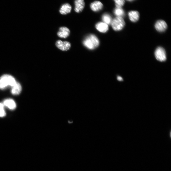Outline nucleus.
Here are the masks:
<instances>
[{"instance_id": "17", "label": "nucleus", "mask_w": 171, "mask_h": 171, "mask_svg": "<svg viewBox=\"0 0 171 171\" xmlns=\"http://www.w3.org/2000/svg\"><path fill=\"white\" fill-rule=\"evenodd\" d=\"M115 1L116 7L122 8L125 4V0H113Z\"/></svg>"}, {"instance_id": "20", "label": "nucleus", "mask_w": 171, "mask_h": 171, "mask_svg": "<svg viewBox=\"0 0 171 171\" xmlns=\"http://www.w3.org/2000/svg\"><path fill=\"white\" fill-rule=\"evenodd\" d=\"M128 1H133V0H128Z\"/></svg>"}, {"instance_id": "4", "label": "nucleus", "mask_w": 171, "mask_h": 171, "mask_svg": "<svg viewBox=\"0 0 171 171\" xmlns=\"http://www.w3.org/2000/svg\"><path fill=\"white\" fill-rule=\"evenodd\" d=\"M155 55L156 59L160 62H165L166 60L165 51L162 47H158L156 49L155 52Z\"/></svg>"}, {"instance_id": "18", "label": "nucleus", "mask_w": 171, "mask_h": 171, "mask_svg": "<svg viewBox=\"0 0 171 171\" xmlns=\"http://www.w3.org/2000/svg\"><path fill=\"white\" fill-rule=\"evenodd\" d=\"M4 108V105L3 104L0 103V117H4L6 115V113Z\"/></svg>"}, {"instance_id": "5", "label": "nucleus", "mask_w": 171, "mask_h": 171, "mask_svg": "<svg viewBox=\"0 0 171 171\" xmlns=\"http://www.w3.org/2000/svg\"><path fill=\"white\" fill-rule=\"evenodd\" d=\"M56 46L61 50L63 51H67L71 48V44L68 42H63L59 40L56 42Z\"/></svg>"}, {"instance_id": "13", "label": "nucleus", "mask_w": 171, "mask_h": 171, "mask_svg": "<svg viewBox=\"0 0 171 171\" xmlns=\"http://www.w3.org/2000/svg\"><path fill=\"white\" fill-rule=\"evenodd\" d=\"M11 110H14L16 107V104L15 101L11 99H7L4 101L3 103Z\"/></svg>"}, {"instance_id": "3", "label": "nucleus", "mask_w": 171, "mask_h": 171, "mask_svg": "<svg viewBox=\"0 0 171 171\" xmlns=\"http://www.w3.org/2000/svg\"><path fill=\"white\" fill-rule=\"evenodd\" d=\"M111 24L114 30L118 31L123 29L125 23L123 18L116 17L113 20Z\"/></svg>"}, {"instance_id": "7", "label": "nucleus", "mask_w": 171, "mask_h": 171, "mask_svg": "<svg viewBox=\"0 0 171 171\" xmlns=\"http://www.w3.org/2000/svg\"><path fill=\"white\" fill-rule=\"evenodd\" d=\"M70 31L66 27H61L60 28L58 33V36L61 38H66L70 34Z\"/></svg>"}, {"instance_id": "8", "label": "nucleus", "mask_w": 171, "mask_h": 171, "mask_svg": "<svg viewBox=\"0 0 171 171\" xmlns=\"http://www.w3.org/2000/svg\"><path fill=\"white\" fill-rule=\"evenodd\" d=\"M85 4L84 0H76L75 9L76 12L77 13H80L82 11L84 7Z\"/></svg>"}, {"instance_id": "10", "label": "nucleus", "mask_w": 171, "mask_h": 171, "mask_svg": "<svg viewBox=\"0 0 171 171\" xmlns=\"http://www.w3.org/2000/svg\"><path fill=\"white\" fill-rule=\"evenodd\" d=\"M96 29L102 33H105L108 30V26L107 24L103 22L97 23L95 26Z\"/></svg>"}, {"instance_id": "12", "label": "nucleus", "mask_w": 171, "mask_h": 171, "mask_svg": "<svg viewBox=\"0 0 171 171\" xmlns=\"http://www.w3.org/2000/svg\"><path fill=\"white\" fill-rule=\"evenodd\" d=\"M128 16L131 21L133 22L138 21L140 18V14L137 11H131L129 12Z\"/></svg>"}, {"instance_id": "1", "label": "nucleus", "mask_w": 171, "mask_h": 171, "mask_svg": "<svg viewBox=\"0 0 171 171\" xmlns=\"http://www.w3.org/2000/svg\"><path fill=\"white\" fill-rule=\"evenodd\" d=\"M17 81L14 77L9 74H4L0 77V89H3L8 87H12Z\"/></svg>"}, {"instance_id": "2", "label": "nucleus", "mask_w": 171, "mask_h": 171, "mask_svg": "<svg viewBox=\"0 0 171 171\" xmlns=\"http://www.w3.org/2000/svg\"><path fill=\"white\" fill-rule=\"evenodd\" d=\"M98 38L94 35H90L85 38L83 42L84 45L89 49L93 50L98 47L99 45Z\"/></svg>"}, {"instance_id": "19", "label": "nucleus", "mask_w": 171, "mask_h": 171, "mask_svg": "<svg viewBox=\"0 0 171 171\" xmlns=\"http://www.w3.org/2000/svg\"><path fill=\"white\" fill-rule=\"evenodd\" d=\"M117 79L118 81H124V79L123 77L120 76H117Z\"/></svg>"}, {"instance_id": "15", "label": "nucleus", "mask_w": 171, "mask_h": 171, "mask_svg": "<svg viewBox=\"0 0 171 171\" xmlns=\"http://www.w3.org/2000/svg\"><path fill=\"white\" fill-rule=\"evenodd\" d=\"M102 20L103 22L109 25L111 24L112 21L111 16L109 14L105 13L102 16Z\"/></svg>"}, {"instance_id": "14", "label": "nucleus", "mask_w": 171, "mask_h": 171, "mask_svg": "<svg viewBox=\"0 0 171 171\" xmlns=\"http://www.w3.org/2000/svg\"><path fill=\"white\" fill-rule=\"evenodd\" d=\"M71 9V6L70 4H65L61 7L60 12L62 15H66L70 13Z\"/></svg>"}, {"instance_id": "6", "label": "nucleus", "mask_w": 171, "mask_h": 171, "mask_svg": "<svg viewBox=\"0 0 171 171\" xmlns=\"http://www.w3.org/2000/svg\"><path fill=\"white\" fill-rule=\"evenodd\" d=\"M155 27L158 31L163 32L167 29V25L164 20H159L156 23Z\"/></svg>"}, {"instance_id": "11", "label": "nucleus", "mask_w": 171, "mask_h": 171, "mask_svg": "<svg viewBox=\"0 0 171 171\" xmlns=\"http://www.w3.org/2000/svg\"><path fill=\"white\" fill-rule=\"evenodd\" d=\"M103 4L99 1H95L91 4L90 8L93 11L97 12L103 9Z\"/></svg>"}, {"instance_id": "9", "label": "nucleus", "mask_w": 171, "mask_h": 171, "mask_svg": "<svg viewBox=\"0 0 171 171\" xmlns=\"http://www.w3.org/2000/svg\"><path fill=\"white\" fill-rule=\"evenodd\" d=\"M11 93L14 95H18L21 93L22 91V87L21 84L17 81L15 84L12 87Z\"/></svg>"}, {"instance_id": "16", "label": "nucleus", "mask_w": 171, "mask_h": 171, "mask_svg": "<svg viewBox=\"0 0 171 171\" xmlns=\"http://www.w3.org/2000/svg\"><path fill=\"white\" fill-rule=\"evenodd\" d=\"M114 14L117 17L123 18L125 15V12L122 8L116 7L114 10Z\"/></svg>"}]
</instances>
